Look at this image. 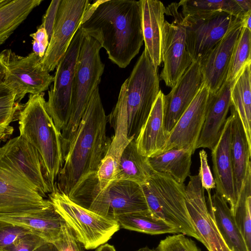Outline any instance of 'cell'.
Returning <instances> with one entry per match:
<instances>
[{"instance_id": "cell-19", "label": "cell", "mask_w": 251, "mask_h": 251, "mask_svg": "<svg viewBox=\"0 0 251 251\" xmlns=\"http://www.w3.org/2000/svg\"><path fill=\"white\" fill-rule=\"evenodd\" d=\"M232 119L230 113L226 120L217 143L211 151V156L216 191L229 204L233 212L237 197L230 154Z\"/></svg>"}, {"instance_id": "cell-37", "label": "cell", "mask_w": 251, "mask_h": 251, "mask_svg": "<svg viewBox=\"0 0 251 251\" xmlns=\"http://www.w3.org/2000/svg\"><path fill=\"white\" fill-rule=\"evenodd\" d=\"M30 233H32L25 228L0 221V251Z\"/></svg>"}, {"instance_id": "cell-9", "label": "cell", "mask_w": 251, "mask_h": 251, "mask_svg": "<svg viewBox=\"0 0 251 251\" xmlns=\"http://www.w3.org/2000/svg\"><path fill=\"white\" fill-rule=\"evenodd\" d=\"M0 53L5 67L3 83L15 92L16 102L20 103L27 93H43L53 82V76L43 69L42 59L33 52L26 56L18 55L10 50Z\"/></svg>"}, {"instance_id": "cell-2", "label": "cell", "mask_w": 251, "mask_h": 251, "mask_svg": "<svg viewBox=\"0 0 251 251\" xmlns=\"http://www.w3.org/2000/svg\"><path fill=\"white\" fill-rule=\"evenodd\" d=\"M107 122L98 87L63 160L54 189L70 198L85 180L97 174L112 141L106 134Z\"/></svg>"}, {"instance_id": "cell-32", "label": "cell", "mask_w": 251, "mask_h": 251, "mask_svg": "<svg viewBox=\"0 0 251 251\" xmlns=\"http://www.w3.org/2000/svg\"><path fill=\"white\" fill-rule=\"evenodd\" d=\"M178 5L181 7V14L184 17L200 18L219 12H225L241 20L246 15L238 0H183Z\"/></svg>"}, {"instance_id": "cell-6", "label": "cell", "mask_w": 251, "mask_h": 251, "mask_svg": "<svg viewBox=\"0 0 251 251\" xmlns=\"http://www.w3.org/2000/svg\"><path fill=\"white\" fill-rule=\"evenodd\" d=\"M141 186L153 216L174 226L179 233L201 242L187 208L184 183H177L168 175L152 172L147 182Z\"/></svg>"}, {"instance_id": "cell-24", "label": "cell", "mask_w": 251, "mask_h": 251, "mask_svg": "<svg viewBox=\"0 0 251 251\" xmlns=\"http://www.w3.org/2000/svg\"><path fill=\"white\" fill-rule=\"evenodd\" d=\"M107 195L114 219L120 215L150 211L141 186L135 182L115 180L107 187Z\"/></svg>"}, {"instance_id": "cell-34", "label": "cell", "mask_w": 251, "mask_h": 251, "mask_svg": "<svg viewBox=\"0 0 251 251\" xmlns=\"http://www.w3.org/2000/svg\"><path fill=\"white\" fill-rule=\"evenodd\" d=\"M251 31L242 27L234 45L226 81H234L245 67L251 63Z\"/></svg>"}, {"instance_id": "cell-47", "label": "cell", "mask_w": 251, "mask_h": 251, "mask_svg": "<svg viewBox=\"0 0 251 251\" xmlns=\"http://www.w3.org/2000/svg\"><path fill=\"white\" fill-rule=\"evenodd\" d=\"M82 247H83V246L80 243L75 251H83Z\"/></svg>"}, {"instance_id": "cell-17", "label": "cell", "mask_w": 251, "mask_h": 251, "mask_svg": "<svg viewBox=\"0 0 251 251\" xmlns=\"http://www.w3.org/2000/svg\"><path fill=\"white\" fill-rule=\"evenodd\" d=\"M202 85L199 63L193 62L170 93L163 95V127L168 138Z\"/></svg>"}, {"instance_id": "cell-21", "label": "cell", "mask_w": 251, "mask_h": 251, "mask_svg": "<svg viewBox=\"0 0 251 251\" xmlns=\"http://www.w3.org/2000/svg\"><path fill=\"white\" fill-rule=\"evenodd\" d=\"M140 1L144 50L152 64L158 68L162 62V46L166 7L159 0Z\"/></svg>"}, {"instance_id": "cell-23", "label": "cell", "mask_w": 251, "mask_h": 251, "mask_svg": "<svg viewBox=\"0 0 251 251\" xmlns=\"http://www.w3.org/2000/svg\"><path fill=\"white\" fill-rule=\"evenodd\" d=\"M208 194L207 208L215 226L230 251H250L226 200L216 191Z\"/></svg>"}, {"instance_id": "cell-3", "label": "cell", "mask_w": 251, "mask_h": 251, "mask_svg": "<svg viewBox=\"0 0 251 251\" xmlns=\"http://www.w3.org/2000/svg\"><path fill=\"white\" fill-rule=\"evenodd\" d=\"M44 94L29 95L20 111V135L38 151L45 177L54 190L63 164L61 131L45 108Z\"/></svg>"}, {"instance_id": "cell-35", "label": "cell", "mask_w": 251, "mask_h": 251, "mask_svg": "<svg viewBox=\"0 0 251 251\" xmlns=\"http://www.w3.org/2000/svg\"><path fill=\"white\" fill-rule=\"evenodd\" d=\"M23 105L16 101L15 92L11 89L0 96V144L12 135L14 128L11 124L18 120Z\"/></svg>"}, {"instance_id": "cell-4", "label": "cell", "mask_w": 251, "mask_h": 251, "mask_svg": "<svg viewBox=\"0 0 251 251\" xmlns=\"http://www.w3.org/2000/svg\"><path fill=\"white\" fill-rule=\"evenodd\" d=\"M83 33L73 81L71 114L61 131L63 161L74 139L91 97L99 87L104 70L100 56L102 48L97 41Z\"/></svg>"}, {"instance_id": "cell-31", "label": "cell", "mask_w": 251, "mask_h": 251, "mask_svg": "<svg viewBox=\"0 0 251 251\" xmlns=\"http://www.w3.org/2000/svg\"><path fill=\"white\" fill-rule=\"evenodd\" d=\"M115 219L120 227L137 232L151 235L179 233L176 227L154 217L150 211L120 215Z\"/></svg>"}, {"instance_id": "cell-43", "label": "cell", "mask_w": 251, "mask_h": 251, "mask_svg": "<svg viewBox=\"0 0 251 251\" xmlns=\"http://www.w3.org/2000/svg\"><path fill=\"white\" fill-rule=\"evenodd\" d=\"M35 251H58L55 247L50 243H47L41 246Z\"/></svg>"}, {"instance_id": "cell-26", "label": "cell", "mask_w": 251, "mask_h": 251, "mask_svg": "<svg viewBox=\"0 0 251 251\" xmlns=\"http://www.w3.org/2000/svg\"><path fill=\"white\" fill-rule=\"evenodd\" d=\"M230 109L232 116L230 154L235 190L238 198L247 173L251 168V146L248 143L238 113L233 106Z\"/></svg>"}, {"instance_id": "cell-8", "label": "cell", "mask_w": 251, "mask_h": 251, "mask_svg": "<svg viewBox=\"0 0 251 251\" xmlns=\"http://www.w3.org/2000/svg\"><path fill=\"white\" fill-rule=\"evenodd\" d=\"M82 36V31L79 28L56 67L53 84L45 102L47 113L60 131L70 116L73 81Z\"/></svg>"}, {"instance_id": "cell-22", "label": "cell", "mask_w": 251, "mask_h": 251, "mask_svg": "<svg viewBox=\"0 0 251 251\" xmlns=\"http://www.w3.org/2000/svg\"><path fill=\"white\" fill-rule=\"evenodd\" d=\"M0 221L25 228L47 243H53L61 235L62 219L52 205L38 212L0 214Z\"/></svg>"}, {"instance_id": "cell-20", "label": "cell", "mask_w": 251, "mask_h": 251, "mask_svg": "<svg viewBox=\"0 0 251 251\" xmlns=\"http://www.w3.org/2000/svg\"><path fill=\"white\" fill-rule=\"evenodd\" d=\"M234 81H225L215 93L209 92L205 120L197 149L203 148L212 151L217 143L232 106L230 95Z\"/></svg>"}, {"instance_id": "cell-41", "label": "cell", "mask_w": 251, "mask_h": 251, "mask_svg": "<svg viewBox=\"0 0 251 251\" xmlns=\"http://www.w3.org/2000/svg\"><path fill=\"white\" fill-rule=\"evenodd\" d=\"M60 0H53L51 1L43 17L42 23L40 25L46 29L49 41L52 34Z\"/></svg>"}, {"instance_id": "cell-36", "label": "cell", "mask_w": 251, "mask_h": 251, "mask_svg": "<svg viewBox=\"0 0 251 251\" xmlns=\"http://www.w3.org/2000/svg\"><path fill=\"white\" fill-rule=\"evenodd\" d=\"M156 251H201L195 242L181 233L168 236L161 240Z\"/></svg>"}, {"instance_id": "cell-30", "label": "cell", "mask_w": 251, "mask_h": 251, "mask_svg": "<svg viewBox=\"0 0 251 251\" xmlns=\"http://www.w3.org/2000/svg\"><path fill=\"white\" fill-rule=\"evenodd\" d=\"M251 64L247 65L234 81L231 90L232 106L237 111L251 146Z\"/></svg>"}, {"instance_id": "cell-48", "label": "cell", "mask_w": 251, "mask_h": 251, "mask_svg": "<svg viewBox=\"0 0 251 251\" xmlns=\"http://www.w3.org/2000/svg\"><path fill=\"white\" fill-rule=\"evenodd\" d=\"M4 0H0V4L2 3L4 1Z\"/></svg>"}, {"instance_id": "cell-44", "label": "cell", "mask_w": 251, "mask_h": 251, "mask_svg": "<svg viewBox=\"0 0 251 251\" xmlns=\"http://www.w3.org/2000/svg\"><path fill=\"white\" fill-rule=\"evenodd\" d=\"M96 251H116V250L113 245L106 243L96 248Z\"/></svg>"}, {"instance_id": "cell-38", "label": "cell", "mask_w": 251, "mask_h": 251, "mask_svg": "<svg viewBox=\"0 0 251 251\" xmlns=\"http://www.w3.org/2000/svg\"><path fill=\"white\" fill-rule=\"evenodd\" d=\"M46 243L47 242L39 236L30 233L15 241L2 251H35Z\"/></svg>"}, {"instance_id": "cell-29", "label": "cell", "mask_w": 251, "mask_h": 251, "mask_svg": "<svg viewBox=\"0 0 251 251\" xmlns=\"http://www.w3.org/2000/svg\"><path fill=\"white\" fill-rule=\"evenodd\" d=\"M42 0H4L0 4V46Z\"/></svg>"}, {"instance_id": "cell-18", "label": "cell", "mask_w": 251, "mask_h": 251, "mask_svg": "<svg viewBox=\"0 0 251 251\" xmlns=\"http://www.w3.org/2000/svg\"><path fill=\"white\" fill-rule=\"evenodd\" d=\"M241 22L230 29L199 62L203 84L215 93L226 81L233 50L242 29Z\"/></svg>"}, {"instance_id": "cell-14", "label": "cell", "mask_w": 251, "mask_h": 251, "mask_svg": "<svg viewBox=\"0 0 251 251\" xmlns=\"http://www.w3.org/2000/svg\"><path fill=\"white\" fill-rule=\"evenodd\" d=\"M0 158L32 184L43 197L52 192L37 151L20 135L0 147Z\"/></svg>"}, {"instance_id": "cell-1", "label": "cell", "mask_w": 251, "mask_h": 251, "mask_svg": "<svg viewBox=\"0 0 251 251\" xmlns=\"http://www.w3.org/2000/svg\"><path fill=\"white\" fill-rule=\"evenodd\" d=\"M79 28L98 42L111 62L125 68L144 42L140 0L94 1Z\"/></svg>"}, {"instance_id": "cell-28", "label": "cell", "mask_w": 251, "mask_h": 251, "mask_svg": "<svg viewBox=\"0 0 251 251\" xmlns=\"http://www.w3.org/2000/svg\"><path fill=\"white\" fill-rule=\"evenodd\" d=\"M152 172L147 157L139 152L135 140H132L120 157L115 180H126L142 185L149 180Z\"/></svg>"}, {"instance_id": "cell-27", "label": "cell", "mask_w": 251, "mask_h": 251, "mask_svg": "<svg viewBox=\"0 0 251 251\" xmlns=\"http://www.w3.org/2000/svg\"><path fill=\"white\" fill-rule=\"evenodd\" d=\"M195 151L191 148L173 149L147 157L152 172L165 174L179 184L190 176L191 158Z\"/></svg>"}, {"instance_id": "cell-16", "label": "cell", "mask_w": 251, "mask_h": 251, "mask_svg": "<svg viewBox=\"0 0 251 251\" xmlns=\"http://www.w3.org/2000/svg\"><path fill=\"white\" fill-rule=\"evenodd\" d=\"M209 91L203 84L170 133L162 152L191 148L195 151L205 120Z\"/></svg>"}, {"instance_id": "cell-46", "label": "cell", "mask_w": 251, "mask_h": 251, "mask_svg": "<svg viewBox=\"0 0 251 251\" xmlns=\"http://www.w3.org/2000/svg\"><path fill=\"white\" fill-rule=\"evenodd\" d=\"M135 251H156L155 249H151L149 247L146 246L145 247L141 248Z\"/></svg>"}, {"instance_id": "cell-40", "label": "cell", "mask_w": 251, "mask_h": 251, "mask_svg": "<svg viewBox=\"0 0 251 251\" xmlns=\"http://www.w3.org/2000/svg\"><path fill=\"white\" fill-rule=\"evenodd\" d=\"M30 36L33 39V52L42 59L49 44V39L46 29L40 25L37 31Z\"/></svg>"}, {"instance_id": "cell-5", "label": "cell", "mask_w": 251, "mask_h": 251, "mask_svg": "<svg viewBox=\"0 0 251 251\" xmlns=\"http://www.w3.org/2000/svg\"><path fill=\"white\" fill-rule=\"evenodd\" d=\"M159 81L158 68L144 50L122 84L116 103L126 112L130 140H136L148 118L160 90Z\"/></svg>"}, {"instance_id": "cell-45", "label": "cell", "mask_w": 251, "mask_h": 251, "mask_svg": "<svg viewBox=\"0 0 251 251\" xmlns=\"http://www.w3.org/2000/svg\"><path fill=\"white\" fill-rule=\"evenodd\" d=\"M5 67L2 61V55L0 52V84L3 82L5 75Z\"/></svg>"}, {"instance_id": "cell-42", "label": "cell", "mask_w": 251, "mask_h": 251, "mask_svg": "<svg viewBox=\"0 0 251 251\" xmlns=\"http://www.w3.org/2000/svg\"><path fill=\"white\" fill-rule=\"evenodd\" d=\"M251 11L246 14L241 20L242 26L251 31Z\"/></svg>"}, {"instance_id": "cell-7", "label": "cell", "mask_w": 251, "mask_h": 251, "mask_svg": "<svg viewBox=\"0 0 251 251\" xmlns=\"http://www.w3.org/2000/svg\"><path fill=\"white\" fill-rule=\"evenodd\" d=\"M52 206L86 250L106 243L120 227L114 219L105 217L74 202L54 189L48 195Z\"/></svg>"}, {"instance_id": "cell-13", "label": "cell", "mask_w": 251, "mask_h": 251, "mask_svg": "<svg viewBox=\"0 0 251 251\" xmlns=\"http://www.w3.org/2000/svg\"><path fill=\"white\" fill-rule=\"evenodd\" d=\"M89 0H61L52 34L41 64L49 73L56 69L79 29L90 5Z\"/></svg>"}, {"instance_id": "cell-10", "label": "cell", "mask_w": 251, "mask_h": 251, "mask_svg": "<svg viewBox=\"0 0 251 251\" xmlns=\"http://www.w3.org/2000/svg\"><path fill=\"white\" fill-rule=\"evenodd\" d=\"M178 3L166 7L165 14L174 21H165L162 38V62L163 67L160 78L166 86L172 88L192 63L187 50L186 30L183 17L178 11Z\"/></svg>"}, {"instance_id": "cell-25", "label": "cell", "mask_w": 251, "mask_h": 251, "mask_svg": "<svg viewBox=\"0 0 251 251\" xmlns=\"http://www.w3.org/2000/svg\"><path fill=\"white\" fill-rule=\"evenodd\" d=\"M163 95L160 90L148 118L135 140L139 152L147 157L161 153L167 141L163 127Z\"/></svg>"}, {"instance_id": "cell-12", "label": "cell", "mask_w": 251, "mask_h": 251, "mask_svg": "<svg viewBox=\"0 0 251 251\" xmlns=\"http://www.w3.org/2000/svg\"><path fill=\"white\" fill-rule=\"evenodd\" d=\"M183 22L187 51L193 62L199 63L241 20L228 13L219 12L200 18L183 17Z\"/></svg>"}, {"instance_id": "cell-39", "label": "cell", "mask_w": 251, "mask_h": 251, "mask_svg": "<svg viewBox=\"0 0 251 251\" xmlns=\"http://www.w3.org/2000/svg\"><path fill=\"white\" fill-rule=\"evenodd\" d=\"M200 167L199 175L200 177L201 187L206 191L215 188L213 176L208 163L206 152L202 150L199 152Z\"/></svg>"}, {"instance_id": "cell-11", "label": "cell", "mask_w": 251, "mask_h": 251, "mask_svg": "<svg viewBox=\"0 0 251 251\" xmlns=\"http://www.w3.org/2000/svg\"><path fill=\"white\" fill-rule=\"evenodd\" d=\"M51 204L35 187L0 158V214L38 212Z\"/></svg>"}, {"instance_id": "cell-33", "label": "cell", "mask_w": 251, "mask_h": 251, "mask_svg": "<svg viewBox=\"0 0 251 251\" xmlns=\"http://www.w3.org/2000/svg\"><path fill=\"white\" fill-rule=\"evenodd\" d=\"M251 168L243 182L237 201L232 212L250 251L251 249Z\"/></svg>"}, {"instance_id": "cell-15", "label": "cell", "mask_w": 251, "mask_h": 251, "mask_svg": "<svg viewBox=\"0 0 251 251\" xmlns=\"http://www.w3.org/2000/svg\"><path fill=\"white\" fill-rule=\"evenodd\" d=\"M185 188L186 204L193 225L208 251H230L208 210L200 176H189Z\"/></svg>"}]
</instances>
